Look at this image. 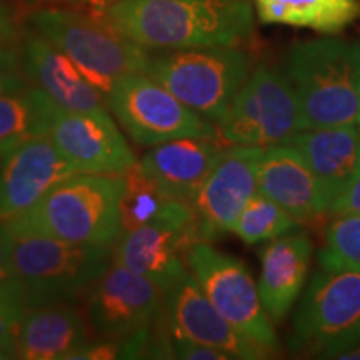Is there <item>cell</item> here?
I'll return each instance as SVG.
<instances>
[{"instance_id": "31", "label": "cell", "mask_w": 360, "mask_h": 360, "mask_svg": "<svg viewBox=\"0 0 360 360\" xmlns=\"http://www.w3.org/2000/svg\"><path fill=\"white\" fill-rule=\"evenodd\" d=\"M170 357L184 360H232L231 355L222 350L200 344V342L184 339V337H172Z\"/></svg>"}, {"instance_id": "2", "label": "cell", "mask_w": 360, "mask_h": 360, "mask_svg": "<svg viewBox=\"0 0 360 360\" xmlns=\"http://www.w3.org/2000/svg\"><path fill=\"white\" fill-rule=\"evenodd\" d=\"M285 75L299 107V129L355 125L360 115V44L315 39L289 52Z\"/></svg>"}, {"instance_id": "32", "label": "cell", "mask_w": 360, "mask_h": 360, "mask_svg": "<svg viewBox=\"0 0 360 360\" xmlns=\"http://www.w3.org/2000/svg\"><path fill=\"white\" fill-rule=\"evenodd\" d=\"M328 214L332 215H360V175L342 195L332 202Z\"/></svg>"}, {"instance_id": "9", "label": "cell", "mask_w": 360, "mask_h": 360, "mask_svg": "<svg viewBox=\"0 0 360 360\" xmlns=\"http://www.w3.org/2000/svg\"><path fill=\"white\" fill-rule=\"evenodd\" d=\"M186 264L214 307L240 334L276 355L281 350L274 322L265 312L259 287L247 265L199 240L187 250Z\"/></svg>"}, {"instance_id": "5", "label": "cell", "mask_w": 360, "mask_h": 360, "mask_svg": "<svg viewBox=\"0 0 360 360\" xmlns=\"http://www.w3.org/2000/svg\"><path fill=\"white\" fill-rule=\"evenodd\" d=\"M29 22L105 94L124 75L147 72L148 51L120 34L102 15L49 7L30 13Z\"/></svg>"}, {"instance_id": "27", "label": "cell", "mask_w": 360, "mask_h": 360, "mask_svg": "<svg viewBox=\"0 0 360 360\" xmlns=\"http://www.w3.org/2000/svg\"><path fill=\"white\" fill-rule=\"evenodd\" d=\"M319 262L326 269L360 272V215H337L327 225Z\"/></svg>"}, {"instance_id": "19", "label": "cell", "mask_w": 360, "mask_h": 360, "mask_svg": "<svg viewBox=\"0 0 360 360\" xmlns=\"http://www.w3.org/2000/svg\"><path fill=\"white\" fill-rule=\"evenodd\" d=\"M24 72L32 87L44 90L57 107L74 112L109 110V94L85 77L65 53L37 32L22 47Z\"/></svg>"}, {"instance_id": "33", "label": "cell", "mask_w": 360, "mask_h": 360, "mask_svg": "<svg viewBox=\"0 0 360 360\" xmlns=\"http://www.w3.org/2000/svg\"><path fill=\"white\" fill-rule=\"evenodd\" d=\"M15 35V19L12 8L0 0V40H11Z\"/></svg>"}, {"instance_id": "15", "label": "cell", "mask_w": 360, "mask_h": 360, "mask_svg": "<svg viewBox=\"0 0 360 360\" xmlns=\"http://www.w3.org/2000/svg\"><path fill=\"white\" fill-rule=\"evenodd\" d=\"M77 174L49 135L22 142L0 159V219L34 207L53 187Z\"/></svg>"}, {"instance_id": "4", "label": "cell", "mask_w": 360, "mask_h": 360, "mask_svg": "<svg viewBox=\"0 0 360 360\" xmlns=\"http://www.w3.org/2000/svg\"><path fill=\"white\" fill-rule=\"evenodd\" d=\"M6 227L25 309L74 304L87 295L114 260V247L74 244L17 227L8 220Z\"/></svg>"}, {"instance_id": "17", "label": "cell", "mask_w": 360, "mask_h": 360, "mask_svg": "<svg viewBox=\"0 0 360 360\" xmlns=\"http://www.w3.org/2000/svg\"><path fill=\"white\" fill-rule=\"evenodd\" d=\"M225 148L219 139H177L150 147L137 165L167 199L191 205Z\"/></svg>"}, {"instance_id": "10", "label": "cell", "mask_w": 360, "mask_h": 360, "mask_svg": "<svg viewBox=\"0 0 360 360\" xmlns=\"http://www.w3.org/2000/svg\"><path fill=\"white\" fill-rule=\"evenodd\" d=\"M225 146L269 147L299 132V107L285 74L259 65L217 124Z\"/></svg>"}, {"instance_id": "18", "label": "cell", "mask_w": 360, "mask_h": 360, "mask_svg": "<svg viewBox=\"0 0 360 360\" xmlns=\"http://www.w3.org/2000/svg\"><path fill=\"white\" fill-rule=\"evenodd\" d=\"M257 192L287 210L297 222L328 214L321 180L294 146L283 142L265 147L257 170Z\"/></svg>"}, {"instance_id": "20", "label": "cell", "mask_w": 360, "mask_h": 360, "mask_svg": "<svg viewBox=\"0 0 360 360\" xmlns=\"http://www.w3.org/2000/svg\"><path fill=\"white\" fill-rule=\"evenodd\" d=\"M314 254L309 233H283L260 252L259 294L274 323L282 322L304 289Z\"/></svg>"}, {"instance_id": "26", "label": "cell", "mask_w": 360, "mask_h": 360, "mask_svg": "<svg viewBox=\"0 0 360 360\" xmlns=\"http://www.w3.org/2000/svg\"><path fill=\"white\" fill-rule=\"evenodd\" d=\"M125 177L122 197V232L132 231L148 220L159 217L174 202L157 188L135 164Z\"/></svg>"}, {"instance_id": "25", "label": "cell", "mask_w": 360, "mask_h": 360, "mask_svg": "<svg viewBox=\"0 0 360 360\" xmlns=\"http://www.w3.org/2000/svg\"><path fill=\"white\" fill-rule=\"evenodd\" d=\"M297 225L299 222L287 210L257 192L238 215L232 232L245 244L255 245L289 233Z\"/></svg>"}, {"instance_id": "29", "label": "cell", "mask_w": 360, "mask_h": 360, "mask_svg": "<svg viewBox=\"0 0 360 360\" xmlns=\"http://www.w3.org/2000/svg\"><path fill=\"white\" fill-rule=\"evenodd\" d=\"M24 312L19 302L0 294V360L17 359V334Z\"/></svg>"}, {"instance_id": "12", "label": "cell", "mask_w": 360, "mask_h": 360, "mask_svg": "<svg viewBox=\"0 0 360 360\" xmlns=\"http://www.w3.org/2000/svg\"><path fill=\"white\" fill-rule=\"evenodd\" d=\"M87 321L98 339H148L165 309V295L154 282L112 260L87 292Z\"/></svg>"}, {"instance_id": "34", "label": "cell", "mask_w": 360, "mask_h": 360, "mask_svg": "<svg viewBox=\"0 0 360 360\" xmlns=\"http://www.w3.org/2000/svg\"><path fill=\"white\" fill-rule=\"evenodd\" d=\"M79 2H85V4H89V6L102 11V8H105L107 6H110V4H114L115 0H79Z\"/></svg>"}, {"instance_id": "16", "label": "cell", "mask_w": 360, "mask_h": 360, "mask_svg": "<svg viewBox=\"0 0 360 360\" xmlns=\"http://www.w3.org/2000/svg\"><path fill=\"white\" fill-rule=\"evenodd\" d=\"M172 337L210 345L232 359L264 360L274 354L237 330L210 302L199 282L188 272L165 295Z\"/></svg>"}, {"instance_id": "22", "label": "cell", "mask_w": 360, "mask_h": 360, "mask_svg": "<svg viewBox=\"0 0 360 360\" xmlns=\"http://www.w3.org/2000/svg\"><path fill=\"white\" fill-rule=\"evenodd\" d=\"M287 143L307 160L330 205L360 175V134L355 125L299 130Z\"/></svg>"}, {"instance_id": "3", "label": "cell", "mask_w": 360, "mask_h": 360, "mask_svg": "<svg viewBox=\"0 0 360 360\" xmlns=\"http://www.w3.org/2000/svg\"><path fill=\"white\" fill-rule=\"evenodd\" d=\"M124 175L77 172L17 217V227L85 245L114 247L122 236Z\"/></svg>"}, {"instance_id": "36", "label": "cell", "mask_w": 360, "mask_h": 360, "mask_svg": "<svg viewBox=\"0 0 360 360\" xmlns=\"http://www.w3.org/2000/svg\"><path fill=\"white\" fill-rule=\"evenodd\" d=\"M357 124H359V127H360V115H359V122Z\"/></svg>"}, {"instance_id": "8", "label": "cell", "mask_w": 360, "mask_h": 360, "mask_svg": "<svg viewBox=\"0 0 360 360\" xmlns=\"http://www.w3.org/2000/svg\"><path fill=\"white\" fill-rule=\"evenodd\" d=\"M110 114L139 147L177 139H219L217 125L179 101L146 72L129 74L112 85Z\"/></svg>"}, {"instance_id": "28", "label": "cell", "mask_w": 360, "mask_h": 360, "mask_svg": "<svg viewBox=\"0 0 360 360\" xmlns=\"http://www.w3.org/2000/svg\"><path fill=\"white\" fill-rule=\"evenodd\" d=\"M6 42L7 40H0V96L24 94L32 85L24 72L22 52Z\"/></svg>"}, {"instance_id": "24", "label": "cell", "mask_w": 360, "mask_h": 360, "mask_svg": "<svg viewBox=\"0 0 360 360\" xmlns=\"http://www.w3.org/2000/svg\"><path fill=\"white\" fill-rule=\"evenodd\" d=\"M57 105L37 87L0 96V155L22 142L49 135Z\"/></svg>"}, {"instance_id": "21", "label": "cell", "mask_w": 360, "mask_h": 360, "mask_svg": "<svg viewBox=\"0 0 360 360\" xmlns=\"http://www.w3.org/2000/svg\"><path fill=\"white\" fill-rule=\"evenodd\" d=\"M92 342L89 321L74 304L25 309L17 334V359L72 360Z\"/></svg>"}, {"instance_id": "6", "label": "cell", "mask_w": 360, "mask_h": 360, "mask_svg": "<svg viewBox=\"0 0 360 360\" xmlns=\"http://www.w3.org/2000/svg\"><path fill=\"white\" fill-rule=\"evenodd\" d=\"M146 74L217 125L250 77L252 60L237 45L184 49L150 56Z\"/></svg>"}, {"instance_id": "35", "label": "cell", "mask_w": 360, "mask_h": 360, "mask_svg": "<svg viewBox=\"0 0 360 360\" xmlns=\"http://www.w3.org/2000/svg\"><path fill=\"white\" fill-rule=\"evenodd\" d=\"M339 359H345V360H360V344L355 345V347H352L350 350H347V352L342 354Z\"/></svg>"}, {"instance_id": "14", "label": "cell", "mask_w": 360, "mask_h": 360, "mask_svg": "<svg viewBox=\"0 0 360 360\" xmlns=\"http://www.w3.org/2000/svg\"><path fill=\"white\" fill-rule=\"evenodd\" d=\"M49 137L75 172L125 175L139 162L109 110L74 112L57 107Z\"/></svg>"}, {"instance_id": "7", "label": "cell", "mask_w": 360, "mask_h": 360, "mask_svg": "<svg viewBox=\"0 0 360 360\" xmlns=\"http://www.w3.org/2000/svg\"><path fill=\"white\" fill-rule=\"evenodd\" d=\"M359 344L360 272L321 267L295 312L292 349L321 359H339Z\"/></svg>"}, {"instance_id": "1", "label": "cell", "mask_w": 360, "mask_h": 360, "mask_svg": "<svg viewBox=\"0 0 360 360\" xmlns=\"http://www.w3.org/2000/svg\"><path fill=\"white\" fill-rule=\"evenodd\" d=\"M101 15L146 51L238 45L254 34L245 0H115Z\"/></svg>"}, {"instance_id": "30", "label": "cell", "mask_w": 360, "mask_h": 360, "mask_svg": "<svg viewBox=\"0 0 360 360\" xmlns=\"http://www.w3.org/2000/svg\"><path fill=\"white\" fill-rule=\"evenodd\" d=\"M0 294L11 297L25 309L24 290L12 260L6 220L0 219Z\"/></svg>"}, {"instance_id": "13", "label": "cell", "mask_w": 360, "mask_h": 360, "mask_svg": "<svg viewBox=\"0 0 360 360\" xmlns=\"http://www.w3.org/2000/svg\"><path fill=\"white\" fill-rule=\"evenodd\" d=\"M265 147L227 146L217 165L191 202L200 240L232 232L252 197L257 193V170Z\"/></svg>"}, {"instance_id": "11", "label": "cell", "mask_w": 360, "mask_h": 360, "mask_svg": "<svg viewBox=\"0 0 360 360\" xmlns=\"http://www.w3.org/2000/svg\"><path fill=\"white\" fill-rule=\"evenodd\" d=\"M199 240L192 207L174 202L159 217L122 232L114 245V260L147 277L167 295L188 272L187 250Z\"/></svg>"}, {"instance_id": "23", "label": "cell", "mask_w": 360, "mask_h": 360, "mask_svg": "<svg viewBox=\"0 0 360 360\" xmlns=\"http://www.w3.org/2000/svg\"><path fill=\"white\" fill-rule=\"evenodd\" d=\"M262 24L337 34L360 17V0H255Z\"/></svg>"}]
</instances>
